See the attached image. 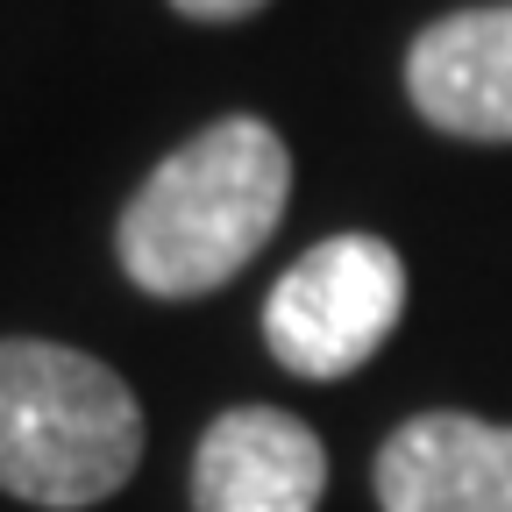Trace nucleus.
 Returning a JSON list of instances; mask_svg holds the SVG:
<instances>
[{"mask_svg":"<svg viewBox=\"0 0 512 512\" xmlns=\"http://www.w3.org/2000/svg\"><path fill=\"white\" fill-rule=\"evenodd\" d=\"M292 150L271 121L228 114L171 150L121 207L114 249L150 299H200L228 285L285 221Z\"/></svg>","mask_w":512,"mask_h":512,"instance_id":"nucleus-1","label":"nucleus"},{"mask_svg":"<svg viewBox=\"0 0 512 512\" xmlns=\"http://www.w3.org/2000/svg\"><path fill=\"white\" fill-rule=\"evenodd\" d=\"M143 463L136 392L64 342H0V491L79 512L114 498Z\"/></svg>","mask_w":512,"mask_h":512,"instance_id":"nucleus-2","label":"nucleus"},{"mask_svg":"<svg viewBox=\"0 0 512 512\" xmlns=\"http://www.w3.org/2000/svg\"><path fill=\"white\" fill-rule=\"evenodd\" d=\"M406 313V264L377 235H328L271 285L264 342L292 377H349L392 342Z\"/></svg>","mask_w":512,"mask_h":512,"instance_id":"nucleus-3","label":"nucleus"},{"mask_svg":"<svg viewBox=\"0 0 512 512\" xmlns=\"http://www.w3.org/2000/svg\"><path fill=\"white\" fill-rule=\"evenodd\" d=\"M328 448L285 406H235L192 448V512H320Z\"/></svg>","mask_w":512,"mask_h":512,"instance_id":"nucleus-4","label":"nucleus"},{"mask_svg":"<svg viewBox=\"0 0 512 512\" xmlns=\"http://www.w3.org/2000/svg\"><path fill=\"white\" fill-rule=\"evenodd\" d=\"M406 93L441 136L512 143V0L420 29L406 50Z\"/></svg>","mask_w":512,"mask_h":512,"instance_id":"nucleus-5","label":"nucleus"},{"mask_svg":"<svg viewBox=\"0 0 512 512\" xmlns=\"http://www.w3.org/2000/svg\"><path fill=\"white\" fill-rule=\"evenodd\" d=\"M384 512H512V427L420 413L377 448Z\"/></svg>","mask_w":512,"mask_h":512,"instance_id":"nucleus-6","label":"nucleus"},{"mask_svg":"<svg viewBox=\"0 0 512 512\" xmlns=\"http://www.w3.org/2000/svg\"><path fill=\"white\" fill-rule=\"evenodd\" d=\"M178 15H192V22H242V15H256L264 0H171Z\"/></svg>","mask_w":512,"mask_h":512,"instance_id":"nucleus-7","label":"nucleus"}]
</instances>
